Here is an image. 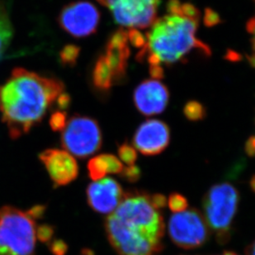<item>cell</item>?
Returning a JSON list of instances; mask_svg holds the SVG:
<instances>
[{
  "label": "cell",
  "mask_w": 255,
  "mask_h": 255,
  "mask_svg": "<svg viewBox=\"0 0 255 255\" xmlns=\"http://www.w3.org/2000/svg\"><path fill=\"white\" fill-rule=\"evenodd\" d=\"M169 100V90L158 80H144L134 92L135 107L143 115L161 114L166 109Z\"/></svg>",
  "instance_id": "4fadbf2b"
},
{
  "label": "cell",
  "mask_w": 255,
  "mask_h": 255,
  "mask_svg": "<svg viewBox=\"0 0 255 255\" xmlns=\"http://www.w3.org/2000/svg\"><path fill=\"white\" fill-rule=\"evenodd\" d=\"M94 87L102 92L109 91L114 85V75L105 56H100L97 60L92 73Z\"/></svg>",
  "instance_id": "e0dca14e"
},
{
  "label": "cell",
  "mask_w": 255,
  "mask_h": 255,
  "mask_svg": "<svg viewBox=\"0 0 255 255\" xmlns=\"http://www.w3.org/2000/svg\"><path fill=\"white\" fill-rule=\"evenodd\" d=\"M255 136H251L249 138L246 144V151L249 156L253 157L255 155Z\"/></svg>",
  "instance_id": "836d02e7"
},
{
  "label": "cell",
  "mask_w": 255,
  "mask_h": 255,
  "mask_svg": "<svg viewBox=\"0 0 255 255\" xmlns=\"http://www.w3.org/2000/svg\"><path fill=\"white\" fill-rule=\"evenodd\" d=\"M51 251L56 255H64L67 251V246L63 241H56L52 245Z\"/></svg>",
  "instance_id": "d6a6232c"
},
{
  "label": "cell",
  "mask_w": 255,
  "mask_h": 255,
  "mask_svg": "<svg viewBox=\"0 0 255 255\" xmlns=\"http://www.w3.org/2000/svg\"><path fill=\"white\" fill-rule=\"evenodd\" d=\"M180 6L179 0H169L167 2V12H169V14H178Z\"/></svg>",
  "instance_id": "4dcf8cb0"
},
{
  "label": "cell",
  "mask_w": 255,
  "mask_h": 255,
  "mask_svg": "<svg viewBox=\"0 0 255 255\" xmlns=\"http://www.w3.org/2000/svg\"><path fill=\"white\" fill-rule=\"evenodd\" d=\"M103 136L99 123L93 118L74 116L68 121L61 134L63 148L70 154L85 159L102 146Z\"/></svg>",
  "instance_id": "8992f818"
},
{
  "label": "cell",
  "mask_w": 255,
  "mask_h": 255,
  "mask_svg": "<svg viewBox=\"0 0 255 255\" xmlns=\"http://www.w3.org/2000/svg\"><path fill=\"white\" fill-rule=\"evenodd\" d=\"M161 0H109L116 22L130 28H146L156 19Z\"/></svg>",
  "instance_id": "30bf717a"
},
{
  "label": "cell",
  "mask_w": 255,
  "mask_h": 255,
  "mask_svg": "<svg viewBox=\"0 0 255 255\" xmlns=\"http://www.w3.org/2000/svg\"><path fill=\"white\" fill-rule=\"evenodd\" d=\"M188 202L183 196L179 193H172L169 198V207L171 211L176 213L182 212L187 209Z\"/></svg>",
  "instance_id": "7402d4cb"
},
{
  "label": "cell",
  "mask_w": 255,
  "mask_h": 255,
  "mask_svg": "<svg viewBox=\"0 0 255 255\" xmlns=\"http://www.w3.org/2000/svg\"><path fill=\"white\" fill-rule=\"evenodd\" d=\"M251 187H252V189L255 190V178H252V180H251Z\"/></svg>",
  "instance_id": "f35d334b"
},
{
  "label": "cell",
  "mask_w": 255,
  "mask_h": 255,
  "mask_svg": "<svg viewBox=\"0 0 255 255\" xmlns=\"http://www.w3.org/2000/svg\"><path fill=\"white\" fill-rule=\"evenodd\" d=\"M53 234V230L51 229V227L48 226H41V227H37V231H36V236L37 239L42 242H46V241H50Z\"/></svg>",
  "instance_id": "83f0119b"
},
{
  "label": "cell",
  "mask_w": 255,
  "mask_h": 255,
  "mask_svg": "<svg viewBox=\"0 0 255 255\" xmlns=\"http://www.w3.org/2000/svg\"><path fill=\"white\" fill-rule=\"evenodd\" d=\"M58 107L62 110L68 109L70 105V97L68 94L63 93L60 94L59 98H58L57 101H56Z\"/></svg>",
  "instance_id": "1f68e13d"
},
{
  "label": "cell",
  "mask_w": 255,
  "mask_h": 255,
  "mask_svg": "<svg viewBox=\"0 0 255 255\" xmlns=\"http://www.w3.org/2000/svg\"><path fill=\"white\" fill-rule=\"evenodd\" d=\"M206 109L202 104L197 101H189L183 108V114L189 121L197 122L204 119Z\"/></svg>",
  "instance_id": "d6986e66"
},
{
  "label": "cell",
  "mask_w": 255,
  "mask_h": 255,
  "mask_svg": "<svg viewBox=\"0 0 255 255\" xmlns=\"http://www.w3.org/2000/svg\"><path fill=\"white\" fill-rule=\"evenodd\" d=\"M113 215L131 231L161 242L164 232V221L159 210L152 205L149 195L127 193L123 195Z\"/></svg>",
  "instance_id": "277c9868"
},
{
  "label": "cell",
  "mask_w": 255,
  "mask_h": 255,
  "mask_svg": "<svg viewBox=\"0 0 255 255\" xmlns=\"http://www.w3.org/2000/svg\"><path fill=\"white\" fill-rule=\"evenodd\" d=\"M64 90L65 85L58 79L23 68L12 70L0 85V112L10 137H21L38 125Z\"/></svg>",
  "instance_id": "6da1fadb"
},
{
  "label": "cell",
  "mask_w": 255,
  "mask_h": 255,
  "mask_svg": "<svg viewBox=\"0 0 255 255\" xmlns=\"http://www.w3.org/2000/svg\"><path fill=\"white\" fill-rule=\"evenodd\" d=\"M199 22L181 15L168 14L156 19L146 34V46L140 50L136 60L142 61L146 53L159 58L167 65L183 61L193 50L211 56L209 46L196 37Z\"/></svg>",
  "instance_id": "7a4b0ae2"
},
{
  "label": "cell",
  "mask_w": 255,
  "mask_h": 255,
  "mask_svg": "<svg viewBox=\"0 0 255 255\" xmlns=\"http://www.w3.org/2000/svg\"><path fill=\"white\" fill-rule=\"evenodd\" d=\"M241 57H242V56H241V55L238 53V52L231 51V50L228 51L227 55H226V56H225L226 59L230 60V61H234V62H235V61H239V60H241Z\"/></svg>",
  "instance_id": "e575fe53"
},
{
  "label": "cell",
  "mask_w": 255,
  "mask_h": 255,
  "mask_svg": "<svg viewBox=\"0 0 255 255\" xmlns=\"http://www.w3.org/2000/svg\"><path fill=\"white\" fill-rule=\"evenodd\" d=\"M118 155L128 166L134 165L137 159V153L131 145L128 143H124L118 148Z\"/></svg>",
  "instance_id": "44dd1931"
},
{
  "label": "cell",
  "mask_w": 255,
  "mask_h": 255,
  "mask_svg": "<svg viewBox=\"0 0 255 255\" xmlns=\"http://www.w3.org/2000/svg\"><path fill=\"white\" fill-rule=\"evenodd\" d=\"M203 22H204L206 27H214V26H217V24L222 22V18L216 11L210 8V7H207L205 9Z\"/></svg>",
  "instance_id": "4316f807"
},
{
  "label": "cell",
  "mask_w": 255,
  "mask_h": 255,
  "mask_svg": "<svg viewBox=\"0 0 255 255\" xmlns=\"http://www.w3.org/2000/svg\"><path fill=\"white\" fill-rule=\"evenodd\" d=\"M97 1H98L100 4L106 6V7H108V4H109V0H97Z\"/></svg>",
  "instance_id": "74e56055"
},
{
  "label": "cell",
  "mask_w": 255,
  "mask_h": 255,
  "mask_svg": "<svg viewBox=\"0 0 255 255\" xmlns=\"http://www.w3.org/2000/svg\"><path fill=\"white\" fill-rule=\"evenodd\" d=\"M169 140L170 131L166 123L150 119L137 128L133 137V144L144 155H156L166 149Z\"/></svg>",
  "instance_id": "8fae6325"
},
{
  "label": "cell",
  "mask_w": 255,
  "mask_h": 255,
  "mask_svg": "<svg viewBox=\"0 0 255 255\" xmlns=\"http://www.w3.org/2000/svg\"><path fill=\"white\" fill-rule=\"evenodd\" d=\"M187 17L188 19L193 20L194 22H199L201 12L198 7L190 2L181 3L180 9L178 14Z\"/></svg>",
  "instance_id": "603a6c76"
},
{
  "label": "cell",
  "mask_w": 255,
  "mask_h": 255,
  "mask_svg": "<svg viewBox=\"0 0 255 255\" xmlns=\"http://www.w3.org/2000/svg\"><path fill=\"white\" fill-rule=\"evenodd\" d=\"M120 184L114 178H102L91 183L87 189V198L92 209L99 213H111L123 198Z\"/></svg>",
  "instance_id": "5bb4252c"
},
{
  "label": "cell",
  "mask_w": 255,
  "mask_h": 255,
  "mask_svg": "<svg viewBox=\"0 0 255 255\" xmlns=\"http://www.w3.org/2000/svg\"><path fill=\"white\" fill-rule=\"evenodd\" d=\"M120 174L125 180L130 183H135L140 178V169L134 164L127 168H123Z\"/></svg>",
  "instance_id": "484cf974"
},
{
  "label": "cell",
  "mask_w": 255,
  "mask_h": 255,
  "mask_svg": "<svg viewBox=\"0 0 255 255\" xmlns=\"http://www.w3.org/2000/svg\"><path fill=\"white\" fill-rule=\"evenodd\" d=\"M56 186L67 185L77 178L79 167L72 154L66 150L49 149L39 155Z\"/></svg>",
  "instance_id": "7c38bea8"
},
{
  "label": "cell",
  "mask_w": 255,
  "mask_h": 255,
  "mask_svg": "<svg viewBox=\"0 0 255 255\" xmlns=\"http://www.w3.org/2000/svg\"><path fill=\"white\" fill-rule=\"evenodd\" d=\"M239 193L229 183L211 188L203 200L205 221L221 242L227 241L231 223L238 207Z\"/></svg>",
  "instance_id": "5b68a950"
},
{
  "label": "cell",
  "mask_w": 255,
  "mask_h": 255,
  "mask_svg": "<svg viewBox=\"0 0 255 255\" xmlns=\"http://www.w3.org/2000/svg\"><path fill=\"white\" fill-rule=\"evenodd\" d=\"M149 200H150L152 205L157 210L161 209L166 205V198L161 194H154V195L149 196Z\"/></svg>",
  "instance_id": "f1b7e54d"
},
{
  "label": "cell",
  "mask_w": 255,
  "mask_h": 255,
  "mask_svg": "<svg viewBox=\"0 0 255 255\" xmlns=\"http://www.w3.org/2000/svg\"><path fill=\"white\" fill-rule=\"evenodd\" d=\"M100 21V12L92 2L76 1L65 5L58 16L60 27L76 38L95 33Z\"/></svg>",
  "instance_id": "9c48e42d"
},
{
  "label": "cell",
  "mask_w": 255,
  "mask_h": 255,
  "mask_svg": "<svg viewBox=\"0 0 255 255\" xmlns=\"http://www.w3.org/2000/svg\"><path fill=\"white\" fill-rule=\"evenodd\" d=\"M105 228L110 243L120 255H155L161 250V242L131 231L113 214L107 218Z\"/></svg>",
  "instance_id": "52a82bcc"
},
{
  "label": "cell",
  "mask_w": 255,
  "mask_h": 255,
  "mask_svg": "<svg viewBox=\"0 0 255 255\" xmlns=\"http://www.w3.org/2000/svg\"><path fill=\"white\" fill-rule=\"evenodd\" d=\"M13 30L7 11L0 5V57L9 46Z\"/></svg>",
  "instance_id": "ac0fdd59"
},
{
  "label": "cell",
  "mask_w": 255,
  "mask_h": 255,
  "mask_svg": "<svg viewBox=\"0 0 255 255\" xmlns=\"http://www.w3.org/2000/svg\"><path fill=\"white\" fill-rule=\"evenodd\" d=\"M149 75L152 79L160 80L164 78V69L161 65H149Z\"/></svg>",
  "instance_id": "f546056e"
},
{
  "label": "cell",
  "mask_w": 255,
  "mask_h": 255,
  "mask_svg": "<svg viewBox=\"0 0 255 255\" xmlns=\"http://www.w3.org/2000/svg\"><path fill=\"white\" fill-rule=\"evenodd\" d=\"M128 41V32L120 28L112 34L107 44L105 57L111 68L115 82L123 79L127 72L130 54Z\"/></svg>",
  "instance_id": "9a60e30c"
},
{
  "label": "cell",
  "mask_w": 255,
  "mask_h": 255,
  "mask_svg": "<svg viewBox=\"0 0 255 255\" xmlns=\"http://www.w3.org/2000/svg\"><path fill=\"white\" fill-rule=\"evenodd\" d=\"M246 255H255V244H252L247 248Z\"/></svg>",
  "instance_id": "8d00e7d4"
},
{
  "label": "cell",
  "mask_w": 255,
  "mask_h": 255,
  "mask_svg": "<svg viewBox=\"0 0 255 255\" xmlns=\"http://www.w3.org/2000/svg\"><path fill=\"white\" fill-rule=\"evenodd\" d=\"M255 18L252 17L251 19L249 20L248 22H247V25H246V29H247V31L250 32V33L253 34L255 32Z\"/></svg>",
  "instance_id": "d590c367"
},
{
  "label": "cell",
  "mask_w": 255,
  "mask_h": 255,
  "mask_svg": "<svg viewBox=\"0 0 255 255\" xmlns=\"http://www.w3.org/2000/svg\"><path fill=\"white\" fill-rule=\"evenodd\" d=\"M222 255H236V254L233 253V252H225V253L222 254Z\"/></svg>",
  "instance_id": "ab89813d"
},
{
  "label": "cell",
  "mask_w": 255,
  "mask_h": 255,
  "mask_svg": "<svg viewBox=\"0 0 255 255\" xmlns=\"http://www.w3.org/2000/svg\"><path fill=\"white\" fill-rule=\"evenodd\" d=\"M169 233L176 246L190 250L202 246L207 241L208 227L198 211L188 210L171 217Z\"/></svg>",
  "instance_id": "ba28073f"
},
{
  "label": "cell",
  "mask_w": 255,
  "mask_h": 255,
  "mask_svg": "<svg viewBox=\"0 0 255 255\" xmlns=\"http://www.w3.org/2000/svg\"><path fill=\"white\" fill-rule=\"evenodd\" d=\"M80 48L76 45H66L60 52V60L63 65L74 66L77 63L80 56Z\"/></svg>",
  "instance_id": "ffe728a7"
},
{
  "label": "cell",
  "mask_w": 255,
  "mask_h": 255,
  "mask_svg": "<svg viewBox=\"0 0 255 255\" xmlns=\"http://www.w3.org/2000/svg\"><path fill=\"white\" fill-rule=\"evenodd\" d=\"M44 207L23 212L12 207L0 208V255H34L37 239L36 219Z\"/></svg>",
  "instance_id": "3957f363"
},
{
  "label": "cell",
  "mask_w": 255,
  "mask_h": 255,
  "mask_svg": "<svg viewBox=\"0 0 255 255\" xmlns=\"http://www.w3.org/2000/svg\"><path fill=\"white\" fill-rule=\"evenodd\" d=\"M67 123V115L63 111H58L51 115L50 126L54 131H62Z\"/></svg>",
  "instance_id": "cb8c5ba5"
},
{
  "label": "cell",
  "mask_w": 255,
  "mask_h": 255,
  "mask_svg": "<svg viewBox=\"0 0 255 255\" xmlns=\"http://www.w3.org/2000/svg\"><path fill=\"white\" fill-rule=\"evenodd\" d=\"M122 162L113 154H100L90 159L88 164L89 175L94 181L100 180L107 173H121Z\"/></svg>",
  "instance_id": "2e32d148"
},
{
  "label": "cell",
  "mask_w": 255,
  "mask_h": 255,
  "mask_svg": "<svg viewBox=\"0 0 255 255\" xmlns=\"http://www.w3.org/2000/svg\"><path fill=\"white\" fill-rule=\"evenodd\" d=\"M128 32V38L131 46L136 48L143 49L146 46V38L136 28H130Z\"/></svg>",
  "instance_id": "d4e9b609"
}]
</instances>
